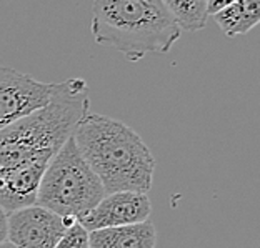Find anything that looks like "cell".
<instances>
[{"label": "cell", "instance_id": "cell-14", "mask_svg": "<svg viewBox=\"0 0 260 248\" xmlns=\"http://www.w3.org/2000/svg\"><path fill=\"white\" fill-rule=\"evenodd\" d=\"M9 240V214L0 208V245Z\"/></svg>", "mask_w": 260, "mask_h": 248}, {"label": "cell", "instance_id": "cell-8", "mask_svg": "<svg viewBox=\"0 0 260 248\" xmlns=\"http://www.w3.org/2000/svg\"><path fill=\"white\" fill-rule=\"evenodd\" d=\"M52 158L54 155H42L20 168L0 175V208L12 214L35 205L39 185Z\"/></svg>", "mask_w": 260, "mask_h": 248}, {"label": "cell", "instance_id": "cell-13", "mask_svg": "<svg viewBox=\"0 0 260 248\" xmlns=\"http://www.w3.org/2000/svg\"><path fill=\"white\" fill-rule=\"evenodd\" d=\"M230 4H232V0H230V2H223V0H207V14H209V17L220 14V12L223 9H227Z\"/></svg>", "mask_w": 260, "mask_h": 248}, {"label": "cell", "instance_id": "cell-4", "mask_svg": "<svg viewBox=\"0 0 260 248\" xmlns=\"http://www.w3.org/2000/svg\"><path fill=\"white\" fill-rule=\"evenodd\" d=\"M105 195L102 182L84 160L72 135L47 165L35 205L79 222Z\"/></svg>", "mask_w": 260, "mask_h": 248}, {"label": "cell", "instance_id": "cell-9", "mask_svg": "<svg viewBox=\"0 0 260 248\" xmlns=\"http://www.w3.org/2000/svg\"><path fill=\"white\" fill-rule=\"evenodd\" d=\"M90 248H155L157 232L152 222L95 230L88 233Z\"/></svg>", "mask_w": 260, "mask_h": 248}, {"label": "cell", "instance_id": "cell-6", "mask_svg": "<svg viewBox=\"0 0 260 248\" xmlns=\"http://www.w3.org/2000/svg\"><path fill=\"white\" fill-rule=\"evenodd\" d=\"M67 228L62 217L39 205L9 214V241L17 248H55Z\"/></svg>", "mask_w": 260, "mask_h": 248}, {"label": "cell", "instance_id": "cell-11", "mask_svg": "<svg viewBox=\"0 0 260 248\" xmlns=\"http://www.w3.org/2000/svg\"><path fill=\"white\" fill-rule=\"evenodd\" d=\"M164 4L180 30L199 32L205 28L209 20L207 0H165Z\"/></svg>", "mask_w": 260, "mask_h": 248}, {"label": "cell", "instance_id": "cell-10", "mask_svg": "<svg viewBox=\"0 0 260 248\" xmlns=\"http://www.w3.org/2000/svg\"><path fill=\"white\" fill-rule=\"evenodd\" d=\"M214 19L227 37L245 35L260 23V0L232 2L220 14L214 15Z\"/></svg>", "mask_w": 260, "mask_h": 248}, {"label": "cell", "instance_id": "cell-3", "mask_svg": "<svg viewBox=\"0 0 260 248\" xmlns=\"http://www.w3.org/2000/svg\"><path fill=\"white\" fill-rule=\"evenodd\" d=\"M90 30L99 45L137 62L149 54H167L182 30L164 0H97Z\"/></svg>", "mask_w": 260, "mask_h": 248}, {"label": "cell", "instance_id": "cell-15", "mask_svg": "<svg viewBox=\"0 0 260 248\" xmlns=\"http://www.w3.org/2000/svg\"><path fill=\"white\" fill-rule=\"evenodd\" d=\"M0 248H17V246H15V245H12L10 241L7 240V241H4V243L0 245Z\"/></svg>", "mask_w": 260, "mask_h": 248}, {"label": "cell", "instance_id": "cell-12", "mask_svg": "<svg viewBox=\"0 0 260 248\" xmlns=\"http://www.w3.org/2000/svg\"><path fill=\"white\" fill-rule=\"evenodd\" d=\"M55 248H90L88 243V232L79 222L67 228L63 237L58 240Z\"/></svg>", "mask_w": 260, "mask_h": 248}, {"label": "cell", "instance_id": "cell-5", "mask_svg": "<svg viewBox=\"0 0 260 248\" xmlns=\"http://www.w3.org/2000/svg\"><path fill=\"white\" fill-rule=\"evenodd\" d=\"M55 84H45L12 67H0V130L44 109Z\"/></svg>", "mask_w": 260, "mask_h": 248}, {"label": "cell", "instance_id": "cell-1", "mask_svg": "<svg viewBox=\"0 0 260 248\" xmlns=\"http://www.w3.org/2000/svg\"><path fill=\"white\" fill-rule=\"evenodd\" d=\"M74 140L107 195L150 192L155 157L132 127L88 110L75 128Z\"/></svg>", "mask_w": 260, "mask_h": 248}, {"label": "cell", "instance_id": "cell-2", "mask_svg": "<svg viewBox=\"0 0 260 248\" xmlns=\"http://www.w3.org/2000/svg\"><path fill=\"white\" fill-rule=\"evenodd\" d=\"M88 105L84 79L55 84L49 105L0 130V175L42 155H55L87 115Z\"/></svg>", "mask_w": 260, "mask_h": 248}, {"label": "cell", "instance_id": "cell-7", "mask_svg": "<svg viewBox=\"0 0 260 248\" xmlns=\"http://www.w3.org/2000/svg\"><path fill=\"white\" fill-rule=\"evenodd\" d=\"M152 214L150 198L145 193L137 192H115L105 195L95 208L84 218H80L79 223L88 233L95 230L115 228L135 225V223L149 222Z\"/></svg>", "mask_w": 260, "mask_h": 248}]
</instances>
